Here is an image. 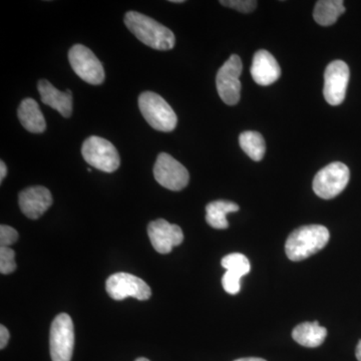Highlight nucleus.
<instances>
[{
	"label": "nucleus",
	"mask_w": 361,
	"mask_h": 361,
	"mask_svg": "<svg viewBox=\"0 0 361 361\" xmlns=\"http://www.w3.org/2000/svg\"><path fill=\"white\" fill-rule=\"evenodd\" d=\"M154 176L161 186L171 191H180L189 184L187 169L167 153H161L157 158Z\"/></svg>",
	"instance_id": "10"
},
{
	"label": "nucleus",
	"mask_w": 361,
	"mask_h": 361,
	"mask_svg": "<svg viewBox=\"0 0 361 361\" xmlns=\"http://www.w3.org/2000/svg\"><path fill=\"white\" fill-rule=\"evenodd\" d=\"M139 108L145 120L153 129L170 133L177 127V115L160 94L153 92H142L139 97Z\"/></svg>",
	"instance_id": "3"
},
{
	"label": "nucleus",
	"mask_w": 361,
	"mask_h": 361,
	"mask_svg": "<svg viewBox=\"0 0 361 361\" xmlns=\"http://www.w3.org/2000/svg\"><path fill=\"white\" fill-rule=\"evenodd\" d=\"M135 361H149V360H147V358H145V357H140V358H137V360H135Z\"/></svg>",
	"instance_id": "31"
},
{
	"label": "nucleus",
	"mask_w": 361,
	"mask_h": 361,
	"mask_svg": "<svg viewBox=\"0 0 361 361\" xmlns=\"http://www.w3.org/2000/svg\"><path fill=\"white\" fill-rule=\"evenodd\" d=\"M85 161L92 167L106 173H113L120 167L121 159L116 147L104 137L92 135L82 147Z\"/></svg>",
	"instance_id": "4"
},
{
	"label": "nucleus",
	"mask_w": 361,
	"mask_h": 361,
	"mask_svg": "<svg viewBox=\"0 0 361 361\" xmlns=\"http://www.w3.org/2000/svg\"><path fill=\"white\" fill-rule=\"evenodd\" d=\"M239 144L241 149L253 161H261L265 155L266 144L264 137L260 133L253 130L242 133L239 137Z\"/></svg>",
	"instance_id": "20"
},
{
	"label": "nucleus",
	"mask_w": 361,
	"mask_h": 361,
	"mask_svg": "<svg viewBox=\"0 0 361 361\" xmlns=\"http://www.w3.org/2000/svg\"><path fill=\"white\" fill-rule=\"evenodd\" d=\"M241 278L234 273L226 271L222 278L223 288L227 293L232 294V295L239 293L240 289H241V284H240Z\"/></svg>",
	"instance_id": "23"
},
{
	"label": "nucleus",
	"mask_w": 361,
	"mask_h": 361,
	"mask_svg": "<svg viewBox=\"0 0 361 361\" xmlns=\"http://www.w3.org/2000/svg\"><path fill=\"white\" fill-rule=\"evenodd\" d=\"M327 336V330L320 326L319 322H303L292 331V337L297 343L305 348H318Z\"/></svg>",
	"instance_id": "17"
},
{
	"label": "nucleus",
	"mask_w": 361,
	"mask_h": 361,
	"mask_svg": "<svg viewBox=\"0 0 361 361\" xmlns=\"http://www.w3.org/2000/svg\"><path fill=\"white\" fill-rule=\"evenodd\" d=\"M221 264L226 270L234 273L240 277L245 276L251 269L248 258L241 253H232L225 256L221 261Z\"/></svg>",
	"instance_id": "21"
},
{
	"label": "nucleus",
	"mask_w": 361,
	"mask_h": 361,
	"mask_svg": "<svg viewBox=\"0 0 361 361\" xmlns=\"http://www.w3.org/2000/svg\"><path fill=\"white\" fill-rule=\"evenodd\" d=\"M355 355L357 360L361 361V341L358 342L357 346H356Z\"/></svg>",
	"instance_id": "28"
},
{
	"label": "nucleus",
	"mask_w": 361,
	"mask_h": 361,
	"mask_svg": "<svg viewBox=\"0 0 361 361\" xmlns=\"http://www.w3.org/2000/svg\"><path fill=\"white\" fill-rule=\"evenodd\" d=\"M329 231L322 225L302 226L289 235L285 243V252L291 261H301L310 257L327 245Z\"/></svg>",
	"instance_id": "2"
},
{
	"label": "nucleus",
	"mask_w": 361,
	"mask_h": 361,
	"mask_svg": "<svg viewBox=\"0 0 361 361\" xmlns=\"http://www.w3.org/2000/svg\"><path fill=\"white\" fill-rule=\"evenodd\" d=\"M234 361H267L263 360V358L258 357H247V358H240V360H234Z\"/></svg>",
	"instance_id": "29"
},
{
	"label": "nucleus",
	"mask_w": 361,
	"mask_h": 361,
	"mask_svg": "<svg viewBox=\"0 0 361 361\" xmlns=\"http://www.w3.org/2000/svg\"><path fill=\"white\" fill-rule=\"evenodd\" d=\"M345 13V7L341 0H320L316 2L313 18L318 25H334L339 16Z\"/></svg>",
	"instance_id": "19"
},
{
	"label": "nucleus",
	"mask_w": 361,
	"mask_h": 361,
	"mask_svg": "<svg viewBox=\"0 0 361 361\" xmlns=\"http://www.w3.org/2000/svg\"><path fill=\"white\" fill-rule=\"evenodd\" d=\"M243 65L237 54H232L224 65L221 66L216 77V87L218 94L226 104L234 106L240 99L241 92V75Z\"/></svg>",
	"instance_id": "8"
},
{
	"label": "nucleus",
	"mask_w": 361,
	"mask_h": 361,
	"mask_svg": "<svg viewBox=\"0 0 361 361\" xmlns=\"http://www.w3.org/2000/svg\"><path fill=\"white\" fill-rule=\"evenodd\" d=\"M148 235L154 249L160 254L170 253L174 247L184 241V234L179 226L170 224L164 219L149 223Z\"/></svg>",
	"instance_id": "12"
},
{
	"label": "nucleus",
	"mask_w": 361,
	"mask_h": 361,
	"mask_svg": "<svg viewBox=\"0 0 361 361\" xmlns=\"http://www.w3.org/2000/svg\"><path fill=\"white\" fill-rule=\"evenodd\" d=\"M18 120L23 127L33 134H40L47 129L44 114L33 99H25L18 111Z\"/></svg>",
	"instance_id": "16"
},
{
	"label": "nucleus",
	"mask_w": 361,
	"mask_h": 361,
	"mask_svg": "<svg viewBox=\"0 0 361 361\" xmlns=\"http://www.w3.org/2000/svg\"><path fill=\"white\" fill-rule=\"evenodd\" d=\"M125 23L137 39L152 49L170 51L175 47V35L172 30L145 14L129 11L126 14Z\"/></svg>",
	"instance_id": "1"
},
{
	"label": "nucleus",
	"mask_w": 361,
	"mask_h": 361,
	"mask_svg": "<svg viewBox=\"0 0 361 361\" xmlns=\"http://www.w3.org/2000/svg\"><path fill=\"white\" fill-rule=\"evenodd\" d=\"M220 4L244 13H251L257 6V1L253 0H223Z\"/></svg>",
	"instance_id": "24"
},
{
	"label": "nucleus",
	"mask_w": 361,
	"mask_h": 361,
	"mask_svg": "<svg viewBox=\"0 0 361 361\" xmlns=\"http://www.w3.org/2000/svg\"><path fill=\"white\" fill-rule=\"evenodd\" d=\"M7 174V168L6 164H4V161H0V183H2V180H4V178L6 177Z\"/></svg>",
	"instance_id": "27"
},
{
	"label": "nucleus",
	"mask_w": 361,
	"mask_h": 361,
	"mask_svg": "<svg viewBox=\"0 0 361 361\" xmlns=\"http://www.w3.org/2000/svg\"><path fill=\"white\" fill-rule=\"evenodd\" d=\"M106 292L115 300H123L128 297H134L137 300H148L151 298V288L141 278L120 272L108 278Z\"/></svg>",
	"instance_id": "9"
},
{
	"label": "nucleus",
	"mask_w": 361,
	"mask_h": 361,
	"mask_svg": "<svg viewBox=\"0 0 361 361\" xmlns=\"http://www.w3.org/2000/svg\"><path fill=\"white\" fill-rule=\"evenodd\" d=\"M173 4H183L184 2V0H172Z\"/></svg>",
	"instance_id": "30"
},
{
	"label": "nucleus",
	"mask_w": 361,
	"mask_h": 361,
	"mask_svg": "<svg viewBox=\"0 0 361 361\" xmlns=\"http://www.w3.org/2000/svg\"><path fill=\"white\" fill-rule=\"evenodd\" d=\"M9 337H11V334H9L8 330H7L6 326L1 325L0 326V348L4 349L8 343Z\"/></svg>",
	"instance_id": "26"
},
{
	"label": "nucleus",
	"mask_w": 361,
	"mask_h": 361,
	"mask_svg": "<svg viewBox=\"0 0 361 361\" xmlns=\"http://www.w3.org/2000/svg\"><path fill=\"white\" fill-rule=\"evenodd\" d=\"M52 196L49 189L42 186L26 188L18 196L20 210L30 219H39L52 205Z\"/></svg>",
	"instance_id": "13"
},
{
	"label": "nucleus",
	"mask_w": 361,
	"mask_h": 361,
	"mask_svg": "<svg viewBox=\"0 0 361 361\" xmlns=\"http://www.w3.org/2000/svg\"><path fill=\"white\" fill-rule=\"evenodd\" d=\"M51 356L52 361H71L75 348V327L71 316L61 313L51 323Z\"/></svg>",
	"instance_id": "6"
},
{
	"label": "nucleus",
	"mask_w": 361,
	"mask_h": 361,
	"mask_svg": "<svg viewBox=\"0 0 361 361\" xmlns=\"http://www.w3.org/2000/svg\"><path fill=\"white\" fill-rule=\"evenodd\" d=\"M18 240V233L11 226H0V246L8 247L13 245Z\"/></svg>",
	"instance_id": "25"
},
{
	"label": "nucleus",
	"mask_w": 361,
	"mask_h": 361,
	"mask_svg": "<svg viewBox=\"0 0 361 361\" xmlns=\"http://www.w3.org/2000/svg\"><path fill=\"white\" fill-rule=\"evenodd\" d=\"M350 178L348 166L341 161L329 164L316 174L313 191L322 199L336 198L345 189Z\"/></svg>",
	"instance_id": "5"
},
{
	"label": "nucleus",
	"mask_w": 361,
	"mask_h": 361,
	"mask_svg": "<svg viewBox=\"0 0 361 361\" xmlns=\"http://www.w3.org/2000/svg\"><path fill=\"white\" fill-rule=\"evenodd\" d=\"M68 61L73 71L90 85H102L104 71L101 61L90 49L82 44H75L68 51Z\"/></svg>",
	"instance_id": "7"
},
{
	"label": "nucleus",
	"mask_w": 361,
	"mask_h": 361,
	"mask_svg": "<svg viewBox=\"0 0 361 361\" xmlns=\"http://www.w3.org/2000/svg\"><path fill=\"white\" fill-rule=\"evenodd\" d=\"M42 103L58 111L65 118L73 114V94L71 90L61 92L47 80H40L37 85Z\"/></svg>",
	"instance_id": "15"
},
{
	"label": "nucleus",
	"mask_w": 361,
	"mask_h": 361,
	"mask_svg": "<svg viewBox=\"0 0 361 361\" xmlns=\"http://www.w3.org/2000/svg\"><path fill=\"white\" fill-rule=\"evenodd\" d=\"M16 252L9 247H0V272L11 274L16 269Z\"/></svg>",
	"instance_id": "22"
},
{
	"label": "nucleus",
	"mask_w": 361,
	"mask_h": 361,
	"mask_svg": "<svg viewBox=\"0 0 361 361\" xmlns=\"http://www.w3.org/2000/svg\"><path fill=\"white\" fill-rule=\"evenodd\" d=\"M254 82L259 85H270L279 80L281 68L276 59L265 49L256 52L251 66Z\"/></svg>",
	"instance_id": "14"
},
{
	"label": "nucleus",
	"mask_w": 361,
	"mask_h": 361,
	"mask_svg": "<svg viewBox=\"0 0 361 361\" xmlns=\"http://www.w3.org/2000/svg\"><path fill=\"white\" fill-rule=\"evenodd\" d=\"M239 211V206L233 202L218 200L211 202L206 207V221L211 227L215 229H227L229 223L227 215Z\"/></svg>",
	"instance_id": "18"
},
{
	"label": "nucleus",
	"mask_w": 361,
	"mask_h": 361,
	"mask_svg": "<svg viewBox=\"0 0 361 361\" xmlns=\"http://www.w3.org/2000/svg\"><path fill=\"white\" fill-rule=\"evenodd\" d=\"M349 68L348 63L342 61H334L327 66L324 73L325 99L331 106H338L345 99L346 90L349 82Z\"/></svg>",
	"instance_id": "11"
}]
</instances>
